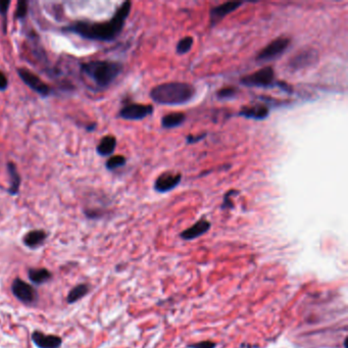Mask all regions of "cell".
<instances>
[{"label":"cell","instance_id":"obj_1","mask_svg":"<svg viewBox=\"0 0 348 348\" xmlns=\"http://www.w3.org/2000/svg\"><path fill=\"white\" fill-rule=\"evenodd\" d=\"M132 2L125 1L115 11L113 16L106 21H77L64 31L74 33L88 40L109 42L113 41L123 31L126 20L131 12Z\"/></svg>","mask_w":348,"mask_h":348},{"label":"cell","instance_id":"obj_2","mask_svg":"<svg viewBox=\"0 0 348 348\" xmlns=\"http://www.w3.org/2000/svg\"><path fill=\"white\" fill-rule=\"evenodd\" d=\"M196 94L195 87L187 82H167L150 90L149 96L160 105H183L190 102Z\"/></svg>","mask_w":348,"mask_h":348},{"label":"cell","instance_id":"obj_3","mask_svg":"<svg viewBox=\"0 0 348 348\" xmlns=\"http://www.w3.org/2000/svg\"><path fill=\"white\" fill-rule=\"evenodd\" d=\"M81 72L97 88L105 89L123 72V64L110 60H91L81 65Z\"/></svg>","mask_w":348,"mask_h":348},{"label":"cell","instance_id":"obj_4","mask_svg":"<svg viewBox=\"0 0 348 348\" xmlns=\"http://www.w3.org/2000/svg\"><path fill=\"white\" fill-rule=\"evenodd\" d=\"M241 85L249 88H273L276 87V76L272 66H264L253 74L240 79Z\"/></svg>","mask_w":348,"mask_h":348},{"label":"cell","instance_id":"obj_5","mask_svg":"<svg viewBox=\"0 0 348 348\" xmlns=\"http://www.w3.org/2000/svg\"><path fill=\"white\" fill-rule=\"evenodd\" d=\"M290 44L291 39L289 37H278L274 39L271 43H269L267 46H265V47L257 54L255 59L261 63L273 61L277 58H279L287 50Z\"/></svg>","mask_w":348,"mask_h":348},{"label":"cell","instance_id":"obj_6","mask_svg":"<svg viewBox=\"0 0 348 348\" xmlns=\"http://www.w3.org/2000/svg\"><path fill=\"white\" fill-rule=\"evenodd\" d=\"M319 59L320 55L317 49L312 47L305 48L291 57L288 61V67L294 72L301 71V69L316 65L319 62Z\"/></svg>","mask_w":348,"mask_h":348},{"label":"cell","instance_id":"obj_7","mask_svg":"<svg viewBox=\"0 0 348 348\" xmlns=\"http://www.w3.org/2000/svg\"><path fill=\"white\" fill-rule=\"evenodd\" d=\"M154 111V107L151 104L131 103L125 105L119 112V118L126 121H141Z\"/></svg>","mask_w":348,"mask_h":348},{"label":"cell","instance_id":"obj_8","mask_svg":"<svg viewBox=\"0 0 348 348\" xmlns=\"http://www.w3.org/2000/svg\"><path fill=\"white\" fill-rule=\"evenodd\" d=\"M11 291L15 298L25 305H34L38 300V293L36 289L29 283L19 279V278L13 280L11 284Z\"/></svg>","mask_w":348,"mask_h":348},{"label":"cell","instance_id":"obj_9","mask_svg":"<svg viewBox=\"0 0 348 348\" xmlns=\"http://www.w3.org/2000/svg\"><path fill=\"white\" fill-rule=\"evenodd\" d=\"M16 72L21 79L29 88H31L36 93H38L41 96H48L50 94V87L45 84L37 75L33 74L29 69L25 67H19L16 69Z\"/></svg>","mask_w":348,"mask_h":348},{"label":"cell","instance_id":"obj_10","mask_svg":"<svg viewBox=\"0 0 348 348\" xmlns=\"http://www.w3.org/2000/svg\"><path fill=\"white\" fill-rule=\"evenodd\" d=\"M182 175L179 173L173 174L172 172H166L157 177L154 182L153 188L158 193H168L174 190L181 183Z\"/></svg>","mask_w":348,"mask_h":348},{"label":"cell","instance_id":"obj_11","mask_svg":"<svg viewBox=\"0 0 348 348\" xmlns=\"http://www.w3.org/2000/svg\"><path fill=\"white\" fill-rule=\"evenodd\" d=\"M241 5H243V2H241V1H238V2L229 1V2H225V3H222L220 5L213 7L210 10L211 27L217 26L219 22L222 21L228 14H230L233 11H235L236 9H238Z\"/></svg>","mask_w":348,"mask_h":348},{"label":"cell","instance_id":"obj_12","mask_svg":"<svg viewBox=\"0 0 348 348\" xmlns=\"http://www.w3.org/2000/svg\"><path fill=\"white\" fill-rule=\"evenodd\" d=\"M211 227H212L211 222H208L205 219H200L188 229L182 231L180 233V237L185 241H191V240L197 239L200 236L207 233V232L210 231Z\"/></svg>","mask_w":348,"mask_h":348},{"label":"cell","instance_id":"obj_13","mask_svg":"<svg viewBox=\"0 0 348 348\" xmlns=\"http://www.w3.org/2000/svg\"><path fill=\"white\" fill-rule=\"evenodd\" d=\"M270 108L267 104H257L251 106H244L238 112V115L245 119L254 121H264L269 117Z\"/></svg>","mask_w":348,"mask_h":348},{"label":"cell","instance_id":"obj_14","mask_svg":"<svg viewBox=\"0 0 348 348\" xmlns=\"http://www.w3.org/2000/svg\"><path fill=\"white\" fill-rule=\"evenodd\" d=\"M32 340L38 348H59L62 344L60 337L56 335H47L39 331L32 334Z\"/></svg>","mask_w":348,"mask_h":348},{"label":"cell","instance_id":"obj_15","mask_svg":"<svg viewBox=\"0 0 348 348\" xmlns=\"http://www.w3.org/2000/svg\"><path fill=\"white\" fill-rule=\"evenodd\" d=\"M186 120V115L183 112H171L164 115L161 119V127L166 130L175 129L184 124Z\"/></svg>","mask_w":348,"mask_h":348},{"label":"cell","instance_id":"obj_16","mask_svg":"<svg viewBox=\"0 0 348 348\" xmlns=\"http://www.w3.org/2000/svg\"><path fill=\"white\" fill-rule=\"evenodd\" d=\"M47 238V234L43 230H34L30 231L24 236V244L29 248H37L40 245L44 243V241Z\"/></svg>","mask_w":348,"mask_h":348},{"label":"cell","instance_id":"obj_17","mask_svg":"<svg viewBox=\"0 0 348 348\" xmlns=\"http://www.w3.org/2000/svg\"><path fill=\"white\" fill-rule=\"evenodd\" d=\"M28 276H29V279L32 283L40 285V284H43L45 282L49 281L51 279L52 274L50 271H48L47 269H45V268H38V269L32 268L29 270Z\"/></svg>","mask_w":348,"mask_h":348},{"label":"cell","instance_id":"obj_18","mask_svg":"<svg viewBox=\"0 0 348 348\" xmlns=\"http://www.w3.org/2000/svg\"><path fill=\"white\" fill-rule=\"evenodd\" d=\"M115 146H117V139L111 135H107L101 139L96 150L101 156H109L114 152Z\"/></svg>","mask_w":348,"mask_h":348},{"label":"cell","instance_id":"obj_19","mask_svg":"<svg viewBox=\"0 0 348 348\" xmlns=\"http://www.w3.org/2000/svg\"><path fill=\"white\" fill-rule=\"evenodd\" d=\"M7 172L9 175L10 179V185L8 192L11 195H16L19 191V186H20V176L17 172V169L13 162H8L7 164Z\"/></svg>","mask_w":348,"mask_h":348},{"label":"cell","instance_id":"obj_20","mask_svg":"<svg viewBox=\"0 0 348 348\" xmlns=\"http://www.w3.org/2000/svg\"><path fill=\"white\" fill-rule=\"evenodd\" d=\"M90 288L87 284H79L76 287H74L71 291L68 292L66 296V301L68 304H74L76 301L80 300L84 296H86L89 292Z\"/></svg>","mask_w":348,"mask_h":348},{"label":"cell","instance_id":"obj_21","mask_svg":"<svg viewBox=\"0 0 348 348\" xmlns=\"http://www.w3.org/2000/svg\"><path fill=\"white\" fill-rule=\"evenodd\" d=\"M193 43H194L193 37H191V36L183 37L182 39L179 40V42L176 46V52L179 55H184V54L188 53L192 48Z\"/></svg>","mask_w":348,"mask_h":348},{"label":"cell","instance_id":"obj_22","mask_svg":"<svg viewBox=\"0 0 348 348\" xmlns=\"http://www.w3.org/2000/svg\"><path fill=\"white\" fill-rule=\"evenodd\" d=\"M127 162V158L123 155H114L108 158V160L106 161L105 167L108 171H114L119 168H122L126 165Z\"/></svg>","mask_w":348,"mask_h":348},{"label":"cell","instance_id":"obj_23","mask_svg":"<svg viewBox=\"0 0 348 348\" xmlns=\"http://www.w3.org/2000/svg\"><path fill=\"white\" fill-rule=\"evenodd\" d=\"M240 193V191L238 190H235V189H231L229 190L225 195H224V198H223V203H222V206L221 208L222 210H232V208L234 207V202L232 201V197L235 196V195H238Z\"/></svg>","mask_w":348,"mask_h":348},{"label":"cell","instance_id":"obj_24","mask_svg":"<svg viewBox=\"0 0 348 348\" xmlns=\"http://www.w3.org/2000/svg\"><path fill=\"white\" fill-rule=\"evenodd\" d=\"M238 93V91L235 87H225L218 91L217 97L219 99H231L234 98Z\"/></svg>","mask_w":348,"mask_h":348},{"label":"cell","instance_id":"obj_25","mask_svg":"<svg viewBox=\"0 0 348 348\" xmlns=\"http://www.w3.org/2000/svg\"><path fill=\"white\" fill-rule=\"evenodd\" d=\"M27 13H28V1H25V0H19L16 5L15 17L17 19H22L26 17Z\"/></svg>","mask_w":348,"mask_h":348},{"label":"cell","instance_id":"obj_26","mask_svg":"<svg viewBox=\"0 0 348 348\" xmlns=\"http://www.w3.org/2000/svg\"><path fill=\"white\" fill-rule=\"evenodd\" d=\"M217 343L211 340H204L193 344H188L187 348H216Z\"/></svg>","mask_w":348,"mask_h":348},{"label":"cell","instance_id":"obj_27","mask_svg":"<svg viewBox=\"0 0 348 348\" xmlns=\"http://www.w3.org/2000/svg\"><path fill=\"white\" fill-rule=\"evenodd\" d=\"M206 136H207L206 133L199 134V135H197V136H195V135H188L185 139H186L187 144H195V143H197V142L202 141Z\"/></svg>","mask_w":348,"mask_h":348},{"label":"cell","instance_id":"obj_28","mask_svg":"<svg viewBox=\"0 0 348 348\" xmlns=\"http://www.w3.org/2000/svg\"><path fill=\"white\" fill-rule=\"evenodd\" d=\"M276 87L280 88L282 91H285V92H287V93H289V94H291L292 92H293V88H292V86H291V85H289L288 83L284 82V81H277V83H276Z\"/></svg>","mask_w":348,"mask_h":348},{"label":"cell","instance_id":"obj_29","mask_svg":"<svg viewBox=\"0 0 348 348\" xmlns=\"http://www.w3.org/2000/svg\"><path fill=\"white\" fill-rule=\"evenodd\" d=\"M9 5H10L9 0H0V13L3 15V17H5Z\"/></svg>","mask_w":348,"mask_h":348},{"label":"cell","instance_id":"obj_30","mask_svg":"<svg viewBox=\"0 0 348 348\" xmlns=\"http://www.w3.org/2000/svg\"><path fill=\"white\" fill-rule=\"evenodd\" d=\"M7 87H8L7 78L2 72H0V91H4Z\"/></svg>","mask_w":348,"mask_h":348},{"label":"cell","instance_id":"obj_31","mask_svg":"<svg viewBox=\"0 0 348 348\" xmlns=\"http://www.w3.org/2000/svg\"><path fill=\"white\" fill-rule=\"evenodd\" d=\"M96 123H92V124H90L89 126H87L86 127V129H87V131H89V132H92V131H94V129L96 128Z\"/></svg>","mask_w":348,"mask_h":348}]
</instances>
